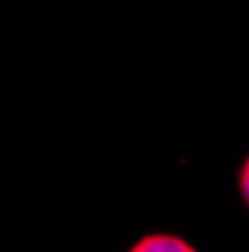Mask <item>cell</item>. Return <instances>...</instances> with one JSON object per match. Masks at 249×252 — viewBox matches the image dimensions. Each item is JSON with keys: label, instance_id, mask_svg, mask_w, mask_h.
I'll use <instances>...</instances> for the list:
<instances>
[{"label": "cell", "instance_id": "cell-2", "mask_svg": "<svg viewBox=\"0 0 249 252\" xmlns=\"http://www.w3.org/2000/svg\"><path fill=\"white\" fill-rule=\"evenodd\" d=\"M237 183H240V195H243V201L249 204V156H246V162H243V168H240Z\"/></svg>", "mask_w": 249, "mask_h": 252}, {"label": "cell", "instance_id": "cell-1", "mask_svg": "<svg viewBox=\"0 0 249 252\" xmlns=\"http://www.w3.org/2000/svg\"><path fill=\"white\" fill-rule=\"evenodd\" d=\"M129 252H195V246H189L183 237L174 234H147Z\"/></svg>", "mask_w": 249, "mask_h": 252}]
</instances>
